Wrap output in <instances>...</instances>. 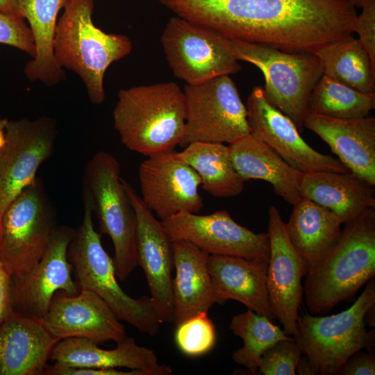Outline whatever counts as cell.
<instances>
[{"label": "cell", "instance_id": "18", "mask_svg": "<svg viewBox=\"0 0 375 375\" xmlns=\"http://www.w3.org/2000/svg\"><path fill=\"white\" fill-rule=\"evenodd\" d=\"M267 233L269 258L267 271V287L272 312L281 324L284 333L297 334V321L303 295L301 283L304 277L301 260L292 246L279 210L270 206L268 210Z\"/></svg>", "mask_w": 375, "mask_h": 375}, {"label": "cell", "instance_id": "25", "mask_svg": "<svg viewBox=\"0 0 375 375\" xmlns=\"http://www.w3.org/2000/svg\"><path fill=\"white\" fill-rule=\"evenodd\" d=\"M176 275L173 278L176 326L216 303L208 268L209 254L189 241L173 240Z\"/></svg>", "mask_w": 375, "mask_h": 375}, {"label": "cell", "instance_id": "43", "mask_svg": "<svg viewBox=\"0 0 375 375\" xmlns=\"http://www.w3.org/2000/svg\"><path fill=\"white\" fill-rule=\"evenodd\" d=\"M352 3L355 7H360L363 0H347Z\"/></svg>", "mask_w": 375, "mask_h": 375}, {"label": "cell", "instance_id": "8", "mask_svg": "<svg viewBox=\"0 0 375 375\" xmlns=\"http://www.w3.org/2000/svg\"><path fill=\"white\" fill-rule=\"evenodd\" d=\"M231 43L238 60L249 62L262 73L267 100L301 133L310 97L323 75L316 54L288 52L237 40H231Z\"/></svg>", "mask_w": 375, "mask_h": 375}, {"label": "cell", "instance_id": "33", "mask_svg": "<svg viewBox=\"0 0 375 375\" xmlns=\"http://www.w3.org/2000/svg\"><path fill=\"white\" fill-rule=\"evenodd\" d=\"M175 341L184 354L192 357L202 356L215 344V326L207 313L197 315L176 326Z\"/></svg>", "mask_w": 375, "mask_h": 375}, {"label": "cell", "instance_id": "42", "mask_svg": "<svg viewBox=\"0 0 375 375\" xmlns=\"http://www.w3.org/2000/svg\"><path fill=\"white\" fill-rule=\"evenodd\" d=\"M5 122L6 119L0 117V153L6 144Z\"/></svg>", "mask_w": 375, "mask_h": 375}, {"label": "cell", "instance_id": "23", "mask_svg": "<svg viewBox=\"0 0 375 375\" xmlns=\"http://www.w3.org/2000/svg\"><path fill=\"white\" fill-rule=\"evenodd\" d=\"M51 360L60 364L95 369L126 367L146 375H170L172 368L160 365L155 352L138 345L133 338L126 336L113 349H103L84 338H68L58 342Z\"/></svg>", "mask_w": 375, "mask_h": 375}, {"label": "cell", "instance_id": "17", "mask_svg": "<svg viewBox=\"0 0 375 375\" xmlns=\"http://www.w3.org/2000/svg\"><path fill=\"white\" fill-rule=\"evenodd\" d=\"M139 166L142 199L161 221L179 212L198 213L203 206L197 172L174 151L154 154Z\"/></svg>", "mask_w": 375, "mask_h": 375}, {"label": "cell", "instance_id": "35", "mask_svg": "<svg viewBox=\"0 0 375 375\" xmlns=\"http://www.w3.org/2000/svg\"><path fill=\"white\" fill-rule=\"evenodd\" d=\"M0 44L15 47L33 58L35 48L31 29L24 19L0 12Z\"/></svg>", "mask_w": 375, "mask_h": 375}, {"label": "cell", "instance_id": "1", "mask_svg": "<svg viewBox=\"0 0 375 375\" xmlns=\"http://www.w3.org/2000/svg\"><path fill=\"white\" fill-rule=\"evenodd\" d=\"M176 16L230 40L288 52L315 53L352 34L356 7L347 0H160Z\"/></svg>", "mask_w": 375, "mask_h": 375}, {"label": "cell", "instance_id": "3", "mask_svg": "<svg viewBox=\"0 0 375 375\" xmlns=\"http://www.w3.org/2000/svg\"><path fill=\"white\" fill-rule=\"evenodd\" d=\"M375 274V208L344 224L326 257L304 277L311 315L324 314L349 299Z\"/></svg>", "mask_w": 375, "mask_h": 375}, {"label": "cell", "instance_id": "29", "mask_svg": "<svg viewBox=\"0 0 375 375\" xmlns=\"http://www.w3.org/2000/svg\"><path fill=\"white\" fill-rule=\"evenodd\" d=\"M174 156L192 167L201 180L202 188L216 197L240 194L245 181L236 171L228 146L223 143L194 142Z\"/></svg>", "mask_w": 375, "mask_h": 375}, {"label": "cell", "instance_id": "5", "mask_svg": "<svg viewBox=\"0 0 375 375\" xmlns=\"http://www.w3.org/2000/svg\"><path fill=\"white\" fill-rule=\"evenodd\" d=\"M83 193V219L74 230L67 250L76 281L80 289L89 290L101 297L119 320L141 333L156 335L162 322L151 298L131 297L119 286L113 259L103 247L101 234L94 229L90 200L88 194Z\"/></svg>", "mask_w": 375, "mask_h": 375}, {"label": "cell", "instance_id": "32", "mask_svg": "<svg viewBox=\"0 0 375 375\" xmlns=\"http://www.w3.org/2000/svg\"><path fill=\"white\" fill-rule=\"evenodd\" d=\"M229 329L243 341V346L233 353V360L253 375L258 374L259 360L265 349L291 338L267 317L249 309L232 317Z\"/></svg>", "mask_w": 375, "mask_h": 375}, {"label": "cell", "instance_id": "2", "mask_svg": "<svg viewBox=\"0 0 375 375\" xmlns=\"http://www.w3.org/2000/svg\"><path fill=\"white\" fill-rule=\"evenodd\" d=\"M112 118L130 151L145 156L172 151L185 134L183 90L171 81L122 89Z\"/></svg>", "mask_w": 375, "mask_h": 375}, {"label": "cell", "instance_id": "26", "mask_svg": "<svg viewBox=\"0 0 375 375\" xmlns=\"http://www.w3.org/2000/svg\"><path fill=\"white\" fill-rule=\"evenodd\" d=\"M233 165L245 181L269 183L276 194L294 206L301 199L303 173L289 165L262 141L249 133L228 145Z\"/></svg>", "mask_w": 375, "mask_h": 375}, {"label": "cell", "instance_id": "40", "mask_svg": "<svg viewBox=\"0 0 375 375\" xmlns=\"http://www.w3.org/2000/svg\"><path fill=\"white\" fill-rule=\"evenodd\" d=\"M0 12L20 17L18 12V0H0Z\"/></svg>", "mask_w": 375, "mask_h": 375}, {"label": "cell", "instance_id": "19", "mask_svg": "<svg viewBox=\"0 0 375 375\" xmlns=\"http://www.w3.org/2000/svg\"><path fill=\"white\" fill-rule=\"evenodd\" d=\"M40 320L58 340L84 338L99 344L107 341L117 343L127 336L124 326L108 304L87 289H81L75 295L56 292Z\"/></svg>", "mask_w": 375, "mask_h": 375}, {"label": "cell", "instance_id": "22", "mask_svg": "<svg viewBox=\"0 0 375 375\" xmlns=\"http://www.w3.org/2000/svg\"><path fill=\"white\" fill-rule=\"evenodd\" d=\"M267 264L242 257L209 255L208 268L216 303L239 301L274 322L276 319L269 300Z\"/></svg>", "mask_w": 375, "mask_h": 375}, {"label": "cell", "instance_id": "10", "mask_svg": "<svg viewBox=\"0 0 375 375\" xmlns=\"http://www.w3.org/2000/svg\"><path fill=\"white\" fill-rule=\"evenodd\" d=\"M160 42L174 76L187 85L235 74L242 69L230 39L178 16L168 20Z\"/></svg>", "mask_w": 375, "mask_h": 375}, {"label": "cell", "instance_id": "9", "mask_svg": "<svg viewBox=\"0 0 375 375\" xmlns=\"http://www.w3.org/2000/svg\"><path fill=\"white\" fill-rule=\"evenodd\" d=\"M56 228L54 207L37 178L10 203L0 219V260L12 277L38 262Z\"/></svg>", "mask_w": 375, "mask_h": 375}, {"label": "cell", "instance_id": "39", "mask_svg": "<svg viewBox=\"0 0 375 375\" xmlns=\"http://www.w3.org/2000/svg\"><path fill=\"white\" fill-rule=\"evenodd\" d=\"M12 307V279L0 260V326Z\"/></svg>", "mask_w": 375, "mask_h": 375}, {"label": "cell", "instance_id": "31", "mask_svg": "<svg viewBox=\"0 0 375 375\" xmlns=\"http://www.w3.org/2000/svg\"><path fill=\"white\" fill-rule=\"evenodd\" d=\"M375 108V93L359 91L324 75L310 97L307 112L336 119L368 116Z\"/></svg>", "mask_w": 375, "mask_h": 375}, {"label": "cell", "instance_id": "30", "mask_svg": "<svg viewBox=\"0 0 375 375\" xmlns=\"http://www.w3.org/2000/svg\"><path fill=\"white\" fill-rule=\"evenodd\" d=\"M323 75L367 93H375V65L352 34L333 40L316 51Z\"/></svg>", "mask_w": 375, "mask_h": 375}, {"label": "cell", "instance_id": "13", "mask_svg": "<svg viewBox=\"0 0 375 375\" xmlns=\"http://www.w3.org/2000/svg\"><path fill=\"white\" fill-rule=\"evenodd\" d=\"M161 222L172 240L189 241L209 255L269 261L268 233L238 224L226 210L206 215L182 212Z\"/></svg>", "mask_w": 375, "mask_h": 375}, {"label": "cell", "instance_id": "7", "mask_svg": "<svg viewBox=\"0 0 375 375\" xmlns=\"http://www.w3.org/2000/svg\"><path fill=\"white\" fill-rule=\"evenodd\" d=\"M83 190L91 202L101 234L114 247L116 276L126 280L137 265V221L120 177V164L106 151H99L87 163Z\"/></svg>", "mask_w": 375, "mask_h": 375}, {"label": "cell", "instance_id": "28", "mask_svg": "<svg viewBox=\"0 0 375 375\" xmlns=\"http://www.w3.org/2000/svg\"><path fill=\"white\" fill-rule=\"evenodd\" d=\"M69 0H18V12L29 24L35 56L24 68L31 81L53 86L65 79V73L56 60L53 41L60 10Z\"/></svg>", "mask_w": 375, "mask_h": 375}, {"label": "cell", "instance_id": "15", "mask_svg": "<svg viewBox=\"0 0 375 375\" xmlns=\"http://www.w3.org/2000/svg\"><path fill=\"white\" fill-rule=\"evenodd\" d=\"M122 183L137 221L138 262L143 269L151 296L162 322L174 323L173 240L133 187Z\"/></svg>", "mask_w": 375, "mask_h": 375}, {"label": "cell", "instance_id": "21", "mask_svg": "<svg viewBox=\"0 0 375 375\" xmlns=\"http://www.w3.org/2000/svg\"><path fill=\"white\" fill-rule=\"evenodd\" d=\"M58 341L40 319L12 310L0 326V375H43Z\"/></svg>", "mask_w": 375, "mask_h": 375}, {"label": "cell", "instance_id": "38", "mask_svg": "<svg viewBox=\"0 0 375 375\" xmlns=\"http://www.w3.org/2000/svg\"><path fill=\"white\" fill-rule=\"evenodd\" d=\"M43 375H146L137 370L124 372L117 369H95L65 365L55 362L47 366Z\"/></svg>", "mask_w": 375, "mask_h": 375}, {"label": "cell", "instance_id": "4", "mask_svg": "<svg viewBox=\"0 0 375 375\" xmlns=\"http://www.w3.org/2000/svg\"><path fill=\"white\" fill-rule=\"evenodd\" d=\"M63 8L54 36L56 60L80 77L92 103L101 104L105 73L131 52L132 42L125 35L107 33L94 24L93 0H69Z\"/></svg>", "mask_w": 375, "mask_h": 375}, {"label": "cell", "instance_id": "37", "mask_svg": "<svg viewBox=\"0 0 375 375\" xmlns=\"http://www.w3.org/2000/svg\"><path fill=\"white\" fill-rule=\"evenodd\" d=\"M336 375H374L373 351L359 350L353 353L338 369Z\"/></svg>", "mask_w": 375, "mask_h": 375}, {"label": "cell", "instance_id": "41", "mask_svg": "<svg viewBox=\"0 0 375 375\" xmlns=\"http://www.w3.org/2000/svg\"><path fill=\"white\" fill-rule=\"evenodd\" d=\"M296 374L299 375H314L310 362L308 358L303 354L297 365Z\"/></svg>", "mask_w": 375, "mask_h": 375}, {"label": "cell", "instance_id": "6", "mask_svg": "<svg viewBox=\"0 0 375 375\" xmlns=\"http://www.w3.org/2000/svg\"><path fill=\"white\" fill-rule=\"evenodd\" d=\"M374 305L375 283L372 277L348 309L328 316L299 315L297 332L293 338L308 358L314 375H335L355 352L373 351L375 330L367 331L365 315Z\"/></svg>", "mask_w": 375, "mask_h": 375}, {"label": "cell", "instance_id": "34", "mask_svg": "<svg viewBox=\"0 0 375 375\" xmlns=\"http://www.w3.org/2000/svg\"><path fill=\"white\" fill-rule=\"evenodd\" d=\"M303 353L293 337L279 340L262 353L258 374L295 375L297 365Z\"/></svg>", "mask_w": 375, "mask_h": 375}, {"label": "cell", "instance_id": "11", "mask_svg": "<svg viewBox=\"0 0 375 375\" xmlns=\"http://www.w3.org/2000/svg\"><path fill=\"white\" fill-rule=\"evenodd\" d=\"M185 129L180 146L194 142L233 143L250 133L247 108L229 75L183 90Z\"/></svg>", "mask_w": 375, "mask_h": 375}, {"label": "cell", "instance_id": "24", "mask_svg": "<svg viewBox=\"0 0 375 375\" xmlns=\"http://www.w3.org/2000/svg\"><path fill=\"white\" fill-rule=\"evenodd\" d=\"M375 185L349 172L303 173L299 190L308 199L333 212L344 224L375 208Z\"/></svg>", "mask_w": 375, "mask_h": 375}, {"label": "cell", "instance_id": "27", "mask_svg": "<svg viewBox=\"0 0 375 375\" xmlns=\"http://www.w3.org/2000/svg\"><path fill=\"white\" fill-rule=\"evenodd\" d=\"M285 224L288 238L301 260L304 276L329 253L342 225L333 212L306 198L294 206Z\"/></svg>", "mask_w": 375, "mask_h": 375}, {"label": "cell", "instance_id": "16", "mask_svg": "<svg viewBox=\"0 0 375 375\" xmlns=\"http://www.w3.org/2000/svg\"><path fill=\"white\" fill-rule=\"evenodd\" d=\"M74 230L57 227L46 252L26 273L12 277L13 310L42 319L58 291L75 295L80 288L72 278L73 265L67 257L68 246Z\"/></svg>", "mask_w": 375, "mask_h": 375}, {"label": "cell", "instance_id": "12", "mask_svg": "<svg viewBox=\"0 0 375 375\" xmlns=\"http://www.w3.org/2000/svg\"><path fill=\"white\" fill-rule=\"evenodd\" d=\"M6 144L0 153V219L10 203L36 180L42 164L53 154L56 122L42 116L6 119Z\"/></svg>", "mask_w": 375, "mask_h": 375}, {"label": "cell", "instance_id": "14", "mask_svg": "<svg viewBox=\"0 0 375 375\" xmlns=\"http://www.w3.org/2000/svg\"><path fill=\"white\" fill-rule=\"evenodd\" d=\"M246 108L250 133L294 169L302 173L350 172L338 158L321 153L309 146L294 122L267 100L263 88L253 89Z\"/></svg>", "mask_w": 375, "mask_h": 375}, {"label": "cell", "instance_id": "36", "mask_svg": "<svg viewBox=\"0 0 375 375\" xmlns=\"http://www.w3.org/2000/svg\"><path fill=\"white\" fill-rule=\"evenodd\" d=\"M360 8L362 12L355 19L353 31L375 65V0H363Z\"/></svg>", "mask_w": 375, "mask_h": 375}, {"label": "cell", "instance_id": "20", "mask_svg": "<svg viewBox=\"0 0 375 375\" xmlns=\"http://www.w3.org/2000/svg\"><path fill=\"white\" fill-rule=\"evenodd\" d=\"M303 126L316 133L356 175L375 185V118L336 119L307 112Z\"/></svg>", "mask_w": 375, "mask_h": 375}]
</instances>
